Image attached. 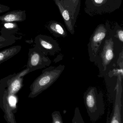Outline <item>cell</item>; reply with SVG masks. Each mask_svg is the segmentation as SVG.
I'll use <instances>...</instances> for the list:
<instances>
[{
    "label": "cell",
    "instance_id": "cell-12",
    "mask_svg": "<svg viewBox=\"0 0 123 123\" xmlns=\"http://www.w3.org/2000/svg\"><path fill=\"white\" fill-rule=\"evenodd\" d=\"M21 49L20 45L13 46L0 51V65L19 53Z\"/></svg>",
    "mask_w": 123,
    "mask_h": 123
},
{
    "label": "cell",
    "instance_id": "cell-9",
    "mask_svg": "<svg viewBox=\"0 0 123 123\" xmlns=\"http://www.w3.org/2000/svg\"><path fill=\"white\" fill-rule=\"evenodd\" d=\"M118 83L117 87V94L116 96V101H115L114 108V109L113 113L112 114L110 123H121V95L122 88L121 86V77L118 75Z\"/></svg>",
    "mask_w": 123,
    "mask_h": 123
},
{
    "label": "cell",
    "instance_id": "cell-6",
    "mask_svg": "<svg viewBox=\"0 0 123 123\" xmlns=\"http://www.w3.org/2000/svg\"><path fill=\"white\" fill-rule=\"evenodd\" d=\"M108 22L101 24L98 26L90 38L88 44L89 60L91 62H95L101 46L105 38L108 31Z\"/></svg>",
    "mask_w": 123,
    "mask_h": 123
},
{
    "label": "cell",
    "instance_id": "cell-7",
    "mask_svg": "<svg viewBox=\"0 0 123 123\" xmlns=\"http://www.w3.org/2000/svg\"><path fill=\"white\" fill-rule=\"evenodd\" d=\"M51 63L50 59L36 46L29 49L26 66L29 73L49 67Z\"/></svg>",
    "mask_w": 123,
    "mask_h": 123
},
{
    "label": "cell",
    "instance_id": "cell-5",
    "mask_svg": "<svg viewBox=\"0 0 123 123\" xmlns=\"http://www.w3.org/2000/svg\"><path fill=\"white\" fill-rule=\"evenodd\" d=\"M122 0H85L84 11L93 17L110 13L120 8Z\"/></svg>",
    "mask_w": 123,
    "mask_h": 123
},
{
    "label": "cell",
    "instance_id": "cell-2",
    "mask_svg": "<svg viewBox=\"0 0 123 123\" xmlns=\"http://www.w3.org/2000/svg\"><path fill=\"white\" fill-rule=\"evenodd\" d=\"M65 66L60 65L57 67L51 66L42 71L30 87L29 98H34L49 88L57 80L64 69Z\"/></svg>",
    "mask_w": 123,
    "mask_h": 123
},
{
    "label": "cell",
    "instance_id": "cell-14",
    "mask_svg": "<svg viewBox=\"0 0 123 123\" xmlns=\"http://www.w3.org/2000/svg\"><path fill=\"white\" fill-rule=\"evenodd\" d=\"M108 31L109 33L118 39L121 42L123 43V28L118 23H116L114 26L111 28V25L109 23Z\"/></svg>",
    "mask_w": 123,
    "mask_h": 123
},
{
    "label": "cell",
    "instance_id": "cell-16",
    "mask_svg": "<svg viewBox=\"0 0 123 123\" xmlns=\"http://www.w3.org/2000/svg\"><path fill=\"white\" fill-rule=\"evenodd\" d=\"M73 123H84L81 117L78 108H76L75 110L74 116L72 121Z\"/></svg>",
    "mask_w": 123,
    "mask_h": 123
},
{
    "label": "cell",
    "instance_id": "cell-3",
    "mask_svg": "<svg viewBox=\"0 0 123 123\" xmlns=\"http://www.w3.org/2000/svg\"><path fill=\"white\" fill-rule=\"evenodd\" d=\"M83 98L88 114L93 122L98 121L104 114V101L102 93L95 87H90L83 95Z\"/></svg>",
    "mask_w": 123,
    "mask_h": 123
},
{
    "label": "cell",
    "instance_id": "cell-1",
    "mask_svg": "<svg viewBox=\"0 0 123 123\" xmlns=\"http://www.w3.org/2000/svg\"><path fill=\"white\" fill-rule=\"evenodd\" d=\"M123 52V43L109 33L108 31L93 62L99 69L98 77L106 76L110 70L116 66Z\"/></svg>",
    "mask_w": 123,
    "mask_h": 123
},
{
    "label": "cell",
    "instance_id": "cell-17",
    "mask_svg": "<svg viewBox=\"0 0 123 123\" xmlns=\"http://www.w3.org/2000/svg\"><path fill=\"white\" fill-rule=\"evenodd\" d=\"M10 8L8 6L0 4V14L7 12L10 11Z\"/></svg>",
    "mask_w": 123,
    "mask_h": 123
},
{
    "label": "cell",
    "instance_id": "cell-4",
    "mask_svg": "<svg viewBox=\"0 0 123 123\" xmlns=\"http://www.w3.org/2000/svg\"><path fill=\"white\" fill-rule=\"evenodd\" d=\"M62 17L67 29L73 35L80 9V3H75L71 0H53Z\"/></svg>",
    "mask_w": 123,
    "mask_h": 123
},
{
    "label": "cell",
    "instance_id": "cell-13",
    "mask_svg": "<svg viewBox=\"0 0 123 123\" xmlns=\"http://www.w3.org/2000/svg\"><path fill=\"white\" fill-rule=\"evenodd\" d=\"M16 22H3V28L0 33L2 35H12L13 33L18 31V26Z\"/></svg>",
    "mask_w": 123,
    "mask_h": 123
},
{
    "label": "cell",
    "instance_id": "cell-11",
    "mask_svg": "<svg viewBox=\"0 0 123 123\" xmlns=\"http://www.w3.org/2000/svg\"><path fill=\"white\" fill-rule=\"evenodd\" d=\"M47 29L55 37L65 38L68 34L64 26L61 23L56 21H51L46 25Z\"/></svg>",
    "mask_w": 123,
    "mask_h": 123
},
{
    "label": "cell",
    "instance_id": "cell-18",
    "mask_svg": "<svg viewBox=\"0 0 123 123\" xmlns=\"http://www.w3.org/2000/svg\"><path fill=\"white\" fill-rule=\"evenodd\" d=\"M71 0L73 1L74 3H77V4L80 3V2H81V0Z\"/></svg>",
    "mask_w": 123,
    "mask_h": 123
},
{
    "label": "cell",
    "instance_id": "cell-8",
    "mask_svg": "<svg viewBox=\"0 0 123 123\" xmlns=\"http://www.w3.org/2000/svg\"><path fill=\"white\" fill-rule=\"evenodd\" d=\"M34 43L35 46L46 56H54L61 50L57 42L51 37L46 35H38L35 38Z\"/></svg>",
    "mask_w": 123,
    "mask_h": 123
},
{
    "label": "cell",
    "instance_id": "cell-10",
    "mask_svg": "<svg viewBox=\"0 0 123 123\" xmlns=\"http://www.w3.org/2000/svg\"><path fill=\"white\" fill-rule=\"evenodd\" d=\"M26 18L25 11L21 10L10 11L0 16V21L3 22H23Z\"/></svg>",
    "mask_w": 123,
    "mask_h": 123
},
{
    "label": "cell",
    "instance_id": "cell-15",
    "mask_svg": "<svg viewBox=\"0 0 123 123\" xmlns=\"http://www.w3.org/2000/svg\"><path fill=\"white\" fill-rule=\"evenodd\" d=\"M53 123H63L62 118L61 116L60 112L59 111H55L52 114Z\"/></svg>",
    "mask_w": 123,
    "mask_h": 123
}]
</instances>
